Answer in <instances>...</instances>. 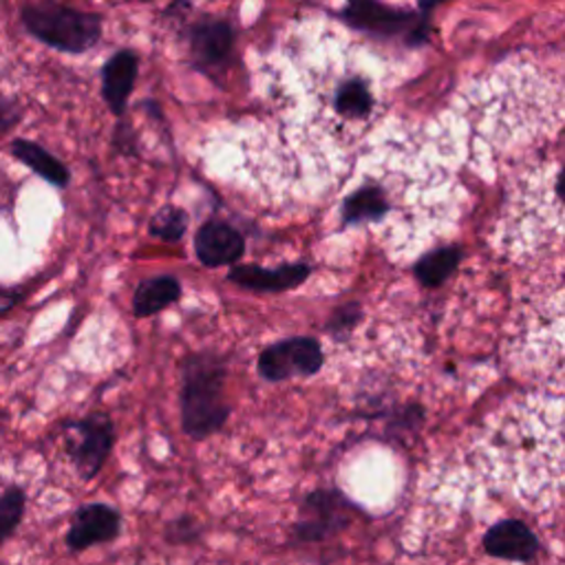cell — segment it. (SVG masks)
I'll return each mask as SVG.
<instances>
[{"label":"cell","mask_w":565,"mask_h":565,"mask_svg":"<svg viewBox=\"0 0 565 565\" xmlns=\"http://www.w3.org/2000/svg\"><path fill=\"white\" fill-rule=\"evenodd\" d=\"M389 213V202L378 186H362L343 204V221L347 226L380 221Z\"/></svg>","instance_id":"obj_16"},{"label":"cell","mask_w":565,"mask_h":565,"mask_svg":"<svg viewBox=\"0 0 565 565\" xmlns=\"http://www.w3.org/2000/svg\"><path fill=\"white\" fill-rule=\"evenodd\" d=\"M12 153L28 164L34 173H39L43 180H47L54 186H67L69 184V171L63 162H58L52 153L41 149L39 144L30 140H17L12 144Z\"/></svg>","instance_id":"obj_17"},{"label":"cell","mask_w":565,"mask_h":565,"mask_svg":"<svg viewBox=\"0 0 565 565\" xmlns=\"http://www.w3.org/2000/svg\"><path fill=\"white\" fill-rule=\"evenodd\" d=\"M312 274L307 263H290L281 268L261 265H232L228 281L252 292H287L303 285Z\"/></svg>","instance_id":"obj_10"},{"label":"cell","mask_w":565,"mask_h":565,"mask_svg":"<svg viewBox=\"0 0 565 565\" xmlns=\"http://www.w3.org/2000/svg\"><path fill=\"white\" fill-rule=\"evenodd\" d=\"M199 539V523L193 517H182L169 523L166 528V541L171 543H186Z\"/></svg>","instance_id":"obj_21"},{"label":"cell","mask_w":565,"mask_h":565,"mask_svg":"<svg viewBox=\"0 0 565 565\" xmlns=\"http://www.w3.org/2000/svg\"><path fill=\"white\" fill-rule=\"evenodd\" d=\"M122 517L109 503H87L76 510L72 528L67 532V545L76 552H83L98 543H109L120 536Z\"/></svg>","instance_id":"obj_7"},{"label":"cell","mask_w":565,"mask_h":565,"mask_svg":"<svg viewBox=\"0 0 565 565\" xmlns=\"http://www.w3.org/2000/svg\"><path fill=\"white\" fill-rule=\"evenodd\" d=\"M23 21L39 41L67 54H83L91 50L98 45L102 34L100 17L58 6L54 0L28 6L23 10Z\"/></svg>","instance_id":"obj_2"},{"label":"cell","mask_w":565,"mask_h":565,"mask_svg":"<svg viewBox=\"0 0 565 565\" xmlns=\"http://www.w3.org/2000/svg\"><path fill=\"white\" fill-rule=\"evenodd\" d=\"M195 252L206 268L235 265L246 252V239L230 224L208 221L197 230Z\"/></svg>","instance_id":"obj_9"},{"label":"cell","mask_w":565,"mask_h":565,"mask_svg":"<svg viewBox=\"0 0 565 565\" xmlns=\"http://www.w3.org/2000/svg\"><path fill=\"white\" fill-rule=\"evenodd\" d=\"M19 118H21V111L17 109V105H12L8 100H0V133L12 129Z\"/></svg>","instance_id":"obj_23"},{"label":"cell","mask_w":565,"mask_h":565,"mask_svg":"<svg viewBox=\"0 0 565 565\" xmlns=\"http://www.w3.org/2000/svg\"><path fill=\"white\" fill-rule=\"evenodd\" d=\"M373 107V91L362 78H347L334 94V111L345 122H365Z\"/></svg>","instance_id":"obj_15"},{"label":"cell","mask_w":565,"mask_h":565,"mask_svg":"<svg viewBox=\"0 0 565 565\" xmlns=\"http://www.w3.org/2000/svg\"><path fill=\"white\" fill-rule=\"evenodd\" d=\"M69 439V455L76 464V470L83 479H94L102 466L107 464L113 444H116V426L113 420L102 413H89L83 420L65 424Z\"/></svg>","instance_id":"obj_3"},{"label":"cell","mask_w":565,"mask_h":565,"mask_svg":"<svg viewBox=\"0 0 565 565\" xmlns=\"http://www.w3.org/2000/svg\"><path fill=\"white\" fill-rule=\"evenodd\" d=\"M347 525V501L334 490H314L305 497L294 534L301 541H323Z\"/></svg>","instance_id":"obj_5"},{"label":"cell","mask_w":565,"mask_h":565,"mask_svg":"<svg viewBox=\"0 0 565 565\" xmlns=\"http://www.w3.org/2000/svg\"><path fill=\"white\" fill-rule=\"evenodd\" d=\"M525 195L530 199L528 210L541 221L539 228L547 226L565 232V162L547 166V173L536 177Z\"/></svg>","instance_id":"obj_8"},{"label":"cell","mask_w":565,"mask_h":565,"mask_svg":"<svg viewBox=\"0 0 565 565\" xmlns=\"http://www.w3.org/2000/svg\"><path fill=\"white\" fill-rule=\"evenodd\" d=\"M457 263H459V250L444 248V250H437V252L424 257L417 263L415 274L424 285L433 287V285H439L457 268Z\"/></svg>","instance_id":"obj_18"},{"label":"cell","mask_w":565,"mask_h":565,"mask_svg":"<svg viewBox=\"0 0 565 565\" xmlns=\"http://www.w3.org/2000/svg\"><path fill=\"white\" fill-rule=\"evenodd\" d=\"M345 21L367 34L376 36H417L422 39V32L415 30V19L398 12L393 8H387L378 0H349L345 12Z\"/></svg>","instance_id":"obj_6"},{"label":"cell","mask_w":565,"mask_h":565,"mask_svg":"<svg viewBox=\"0 0 565 565\" xmlns=\"http://www.w3.org/2000/svg\"><path fill=\"white\" fill-rule=\"evenodd\" d=\"M435 3H439V0H422V8H431V6H435Z\"/></svg>","instance_id":"obj_25"},{"label":"cell","mask_w":565,"mask_h":565,"mask_svg":"<svg viewBox=\"0 0 565 565\" xmlns=\"http://www.w3.org/2000/svg\"><path fill=\"white\" fill-rule=\"evenodd\" d=\"M19 298H21V294H17L12 290H0V314L10 312L19 303Z\"/></svg>","instance_id":"obj_24"},{"label":"cell","mask_w":565,"mask_h":565,"mask_svg":"<svg viewBox=\"0 0 565 565\" xmlns=\"http://www.w3.org/2000/svg\"><path fill=\"white\" fill-rule=\"evenodd\" d=\"M180 298H182V283L175 276L162 274L155 279H146L138 285L133 294V314L138 318H149L171 307Z\"/></svg>","instance_id":"obj_14"},{"label":"cell","mask_w":565,"mask_h":565,"mask_svg":"<svg viewBox=\"0 0 565 565\" xmlns=\"http://www.w3.org/2000/svg\"><path fill=\"white\" fill-rule=\"evenodd\" d=\"M182 428L193 439L219 433L230 415L226 362L215 354H193L182 369Z\"/></svg>","instance_id":"obj_1"},{"label":"cell","mask_w":565,"mask_h":565,"mask_svg":"<svg viewBox=\"0 0 565 565\" xmlns=\"http://www.w3.org/2000/svg\"><path fill=\"white\" fill-rule=\"evenodd\" d=\"M188 228V215L177 208V206H164L153 219H151V235L162 239V241H171L177 243Z\"/></svg>","instance_id":"obj_20"},{"label":"cell","mask_w":565,"mask_h":565,"mask_svg":"<svg viewBox=\"0 0 565 565\" xmlns=\"http://www.w3.org/2000/svg\"><path fill=\"white\" fill-rule=\"evenodd\" d=\"M360 312L356 305H347V307H338L329 320V332H340V329H351L358 320Z\"/></svg>","instance_id":"obj_22"},{"label":"cell","mask_w":565,"mask_h":565,"mask_svg":"<svg viewBox=\"0 0 565 565\" xmlns=\"http://www.w3.org/2000/svg\"><path fill=\"white\" fill-rule=\"evenodd\" d=\"M483 547L490 556H497V558L530 561L539 550V541L530 532V528H525L521 521L506 519L495 523L486 532Z\"/></svg>","instance_id":"obj_11"},{"label":"cell","mask_w":565,"mask_h":565,"mask_svg":"<svg viewBox=\"0 0 565 565\" xmlns=\"http://www.w3.org/2000/svg\"><path fill=\"white\" fill-rule=\"evenodd\" d=\"M138 78V56L133 52H120L102 72V94L116 116H122Z\"/></svg>","instance_id":"obj_12"},{"label":"cell","mask_w":565,"mask_h":565,"mask_svg":"<svg viewBox=\"0 0 565 565\" xmlns=\"http://www.w3.org/2000/svg\"><path fill=\"white\" fill-rule=\"evenodd\" d=\"M325 356L316 338L296 336L265 347L259 356V376L268 382L309 378L323 369Z\"/></svg>","instance_id":"obj_4"},{"label":"cell","mask_w":565,"mask_h":565,"mask_svg":"<svg viewBox=\"0 0 565 565\" xmlns=\"http://www.w3.org/2000/svg\"><path fill=\"white\" fill-rule=\"evenodd\" d=\"M28 506L23 488H10L0 497V545H3L21 525Z\"/></svg>","instance_id":"obj_19"},{"label":"cell","mask_w":565,"mask_h":565,"mask_svg":"<svg viewBox=\"0 0 565 565\" xmlns=\"http://www.w3.org/2000/svg\"><path fill=\"white\" fill-rule=\"evenodd\" d=\"M232 47H235V34L230 25L221 21H206L197 25L193 32L191 50H193V58L202 67H217L226 63L232 54Z\"/></svg>","instance_id":"obj_13"}]
</instances>
